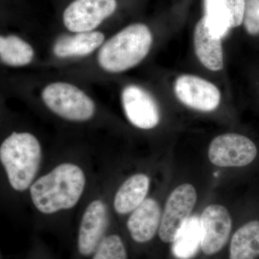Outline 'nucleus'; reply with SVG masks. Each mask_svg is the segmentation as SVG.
<instances>
[{"mask_svg": "<svg viewBox=\"0 0 259 259\" xmlns=\"http://www.w3.org/2000/svg\"><path fill=\"white\" fill-rule=\"evenodd\" d=\"M85 185L83 170L74 163H63L37 179L29 190L35 208L42 214H51L75 207Z\"/></svg>", "mask_w": 259, "mask_h": 259, "instance_id": "f257e3e1", "label": "nucleus"}, {"mask_svg": "<svg viewBox=\"0 0 259 259\" xmlns=\"http://www.w3.org/2000/svg\"><path fill=\"white\" fill-rule=\"evenodd\" d=\"M152 44V33L147 25L132 24L105 40L99 49L97 63L106 72H125L144 60Z\"/></svg>", "mask_w": 259, "mask_h": 259, "instance_id": "f03ea898", "label": "nucleus"}, {"mask_svg": "<svg viewBox=\"0 0 259 259\" xmlns=\"http://www.w3.org/2000/svg\"><path fill=\"white\" fill-rule=\"evenodd\" d=\"M41 159L40 142L30 133H12L0 146V161L10 185L17 192L30 189Z\"/></svg>", "mask_w": 259, "mask_h": 259, "instance_id": "7ed1b4c3", "label": "nucleus"}, {"mask_svg": "<svg viewBox=\"0 0 259 259\" xmlns=\"http://www.w3.org/2000/svg\"><path fill=\"white\" fill-rule=\"evenodd\" d=\"M42 102L53 113L71 122H86L96 112L93 99L83 90L64 81L49 83L41 93Z\"/></svg>", "mask_w": 259, "mask_h": 259, "instance_id": "20e7f679", "label": "nucleus"}, {"mask_svg": "<svg viewBox=\"0 0 259 259\" xmlns=\"http://www.w3.org/2000/svg\"><path fill=\"white\" fill-rule=\"evenodd\" d=\"M197 194L190 184L179 186L167 199L158 230L160 239L163 243H173L179 232L191 217Z\"/></svg>", "mask_w": 259, "mask_h": 259, "instance_id": "39448f33", "label": "nucleus"}, {"mask_svg": "<svg viewBox=\"0 0 259 259\" xmlns=\"http://www.w3.org/2000/svg\"><path fill=\"white\" fill-rule=\"evenodd\" d=\"M116 8V0H74L64 10L63 23L73 33L94 31Z\"/></svg>", "mask_w": 259, "mask_h": 259, "instance_id": "423d86ee", "label": "nucleus"}, {"mask_svg": "<svg viewBox=\"0 0 259 259\" xmlns=\"http://www.w3.org/2000/svg\"><path fill=\"white\" fill-rule=\"evenodd\" d=\"M257 156V148L253 141L237 134L221 135L209 145V161L221 167H242L253 162Z\"/></svg>", "mask_w": 259, "mask_h": 259, "instance_id": "0eeeda50", "label": "nucleus"}, {"mask_svg": "<svg viewBox=\"0 0 259 259\" xmlns=\"http://www.w3.org/2000/svg\"><path fill=\"white\" fill-rule=\"evenodd\" d=\"M121 102L126 117L135 127L154 128L159 124V107L153 97L137 85H128L122 90Z\"/></svg>", "mask_w": 259, "mask_h": 259, "instance_id": "6e6552de", "label": "nucleus"}, {"mask_svg": "<svg viewBox=\"0 0 259 259\" xmlns=\"http://www.w3.org/2000/svg\"><path fill=\"white\" fill-rule=\"evenodd\" d=\"M175 93L184 105L199 111H213L221 103L219 89L207 80L193 75H182L177 78Z\"/></svg>", "mask_w": 259, "mask_h": 259, "instance_id": "1a4fd4ad", "label": "nucleus"}, {"mask_svg": "<svg viewBox=\"0 0 259 259\" xmlns=\"http://www.w3.org/2000/svg\"><path fill=\"white\" fill-rule=\"evenodd\" d=\"M201 249L207 255L216 254L223 249L231 234L232 220L224 206L211 204L206 207L200 218Z\"/></svg>", "mask_w": 259, "mask_h": 259, "instance_id": "9d476101", "label": "nucleus"}, {"mask_svg": "<svg viewBox=\"0 0 259 259\" xmlns=\"http://www.w3.org/2000/svg\"><path fill=\"white\" fill-rule=\"evenodd\" d=\"M108 221V212L103 201L95 199L88 204L78 231L77 249L80 255L92 256L107 236Z\"/></svg>", "mask_w": 259, "mask_h": 259, "instance_id": "9b49d317", "label": "nucleus"}, {"mask_svg": "<svg viewBox=\"0 0 259 259\" xmlns=\"http://www.w3.org/2000/svg\"><path fill=\"white\" fill-rule=\"evenodd\" d=\"M161 217L157 201L153 198L145 199L127 220V228L132 239L139 243L151 241L159 230Z\"/></svg>", "mask_w": 259, "mask_h": 259, "instance_id": "f8f14e48", "label": "nucleus"}, {"mask_svg": "<svg viewBox=\"0 0 259 259\" xmlns=\"http://www.w3.org/2000/svg\"><path fill=\"white\" fill-rule=\"evenodd\" d=\"M105 41V34L100 31L76 32L58 38L53 53L59 59L84 57L100 49Z\"/></svg>", "mask_w": 259, "mask_h": 259, "instance_id": "ddd939ff", "label": "nucleus"}, {"mask_svg": "<svg viewBox=\"0 0 259 259\" xmlns=\"http://www.w3.org/2000/svg\"><path fill=\"white\" fill-rule=\"evenodd\" d=\"M195 54L201 64L212 71H220L224 66L222 39L213 35L202 18L194 29Z\"/></svg>", "mask_w": 259, "mask_h": 259, "instance_id": "4468645a", "label": "nucleus"}, {"mask_svg": "<svg viewBox=\"0 0 259 259\" xmlns=\"http://www.w3.org/2000/svg\"><path fill=\"white\" fill-rule=\"evenodd\" d=\"M149 187V177L144 174L129 177L116 192L113 202L116 212L120 214L132 212L144 202Z\"/></svg>", "mask_w": 259, "mask_h": 259, "instance_id": "2eb2a0df", "label": "nucleus"}, {"mask_svg": "<svg viewBox=\"0 0 259 259\" xmlns=\"http://www.w3.org/2000/svg\"><path fill=\"white\" fill-rule=\"evenodd\" d=\"M258 257L259 221H250L233 235L230 259H256Z\"/></svg>", "mask_w": 259, "mask_h": 259, "instance_id": "dca6fc26", "label": "nucleus"}, {"mask_svg": "<svg viewBox=\"0 0 259 259\" xmlns=\"http://www.w3.org/2000/svg\"><path fill=\"white\" fill-rule=\"evenodd\" d=\"M35 56L33 48L26 40L15 35L0 37V59L10 67H23L31 64Z\"/></svg>", "mask_w": 259, "mask_h": 259, "instance_id": "f3484780", "label": "nucleus"}, {"mask_svg": "<svg viewBox=\"0 0 259 259\" xmlns=\"http://www.w3.org/2000/svg\"><path fill=\"white\" fill-rule=\"evenodd\" d=\"M201 248L200 221L197 216H191L172 243L171 251L178 259H192Z\"/></svg>", "mask_w": 259, "mask_h": 259, "instance_id": "a211bd4d", "label": "nucleus"}, {"mask_svg": "<svg viewBox=\"0 0 259 259\" xmlns=\"http://www.w3.org/2000/svg\"><path fill=\"white\" fill-rule=\"evenodd\" d=\"M202 18L212 35L220 38L226 37L232 29L225 0H204V16Z\"/></svg>", "mask_w": 259, "mask_h": 259, "instance_id": "6ab92c4d", "label": "nucleus"}, {"mask_svg": "<svg viewBox=\"0 0 259 259\" xmlns=\"http://www.w3.org/2000/svg\"><path fill=\"white\" fill-rule=\"evenodd\" d=\"M91 257L92 259H127V253L121 237L111 234L104 238Z\"/></svg>", "mask_w": 259, "mask_h": 259, "instance_id": "aec40b11", "label": "nucleus"}, {"mask_svg": "<svg viewBox=\"0 0 259 259\" xmlns=\"http://www.w3.org/2000/svg\"><path fill=\"white\" fill-rule=\"evenodd\" d=\"M243 23L249 35H259V0H245Z\"/></svg>", "mask_w": 259, "mask_h": 259, "instance_id": "412c9836", "label": "nucleus"}, {"mask_svg": "<svg viewBox=\"0 0 259 259\" xmlns=\"http://www.w3.org/2000/svg\"><path fill=\"white\" fill-rule=\"evenodd\" d=\"M225 2L231 18L232 28L239 26L243 23L245 0H225Z\"/></svg>", "mask_w": 259, "mask_h": 259, "instance_id": "4be33fe9", "label": "nucleus"}]
</instances>
